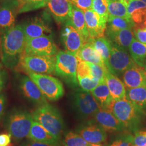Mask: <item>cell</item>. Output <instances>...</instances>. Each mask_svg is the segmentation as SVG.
Segmentation results:
<instances>
[{"label": "cell", "instance_id": "44", "mask_svg": "<svg viewBox=\"0 0 146 146\" xmlns=\"http://www.w3.org/2000/svg\"><path fill=\"white\" fill-rule=\"evenodd\" d=\"M5 104H6V97H5V94L1 93L0 94V121L4 114Z\"/></svg>", "mask_w": 146, "mask_h": 146}, {"label": "cell", "instance_id": "2", "mask_svg": "<svg viewBox=\"0 0 146 146\" xmlns=\"http://www.w3.org/2000/svg\"><path fill=\"white\" fill-rule=\"evenodd\" d=\"M123 125L125 129L136 131L143 122L145 112L127 99L113 100L108 110Z\"/></svg>", "mask_w": 146, "mask_h": 146}, {"label": "cell", "instance_id": "1", "mask_svg": "<svg viewBox=\"0 0 146 146\" xmlns=\"http://www.w3.org/2000/svg\"><path fill=\"white\" fill-rule=\"evenodd\" d=\"M27 37L22 25H17L3 34L1 38V57L7 67L12 68L19 62L26 45Z\"/></svg>", "mask_w": 146, "mask_h": 146}, {"label": "cell", "instance_id": "24", "mask_svg": "<svg viewBox=\"0 0 146 146\" xmlns=\"http://www.w3.org/2000/svg\"><path fill=\"white\" fill-rule=\"evenodd\" d=\"M75 56L84 61L96 64L106 65L101 55L95 49L91 42L84 43L75 54Z\"/></svg>", "mask_w": 146, "mask_h": 146}, {"label": "cell", "instance_id": "22", "mask_svg": "<svg viewBox=\"0 0 146 146\" xmlns=\"http://www.w3.org/2000/svg\"><path fill=\"white\" fill-rule=\"evenodd\" d=\"M67 22L74 27L81 34L84 39V43L88 42L89 35L84 11L73 5L72 15L70 20Z\"/></svg>", "mask_w": 146, "mask_h": 146}, {"label": "cell", "instance_id": "40", "mask_svg": "<svg viewBox=\"0 0 146 146\" xmlns=\"http://www.w3.org/2000/svg\"><path fill=\"white\" fill-rule=\"evenodd\" d=\"M73 5L83 11L92 9L93 0H69Z\"/></svg>", "mask_w": 146, "mask_h": 146}, {"label": "cell", "instance_id": "52", "mask_svg": "<svg viewBox=\"0 0 146 146\" xmlns=\"http://www.w3.org/2000/svg\"></svg>", "mask_w": 146, "mask_h": 146}, {"label": "cell", "instance_id": "16", "mask_svg": "<svg viewBox=\"0 0 146 146\" xmlns=\"http://www.w3.org/2000/svg\"><path fill=\"white\" fill-rule=\"evenodd\" d=\"M47 6L56 22L66 23L70 20L73 5L69 0H48Z\"/></svg>", "mask_w": 146, "mask_h": 146}, {"label": "cell", "instance_id": "28", "mask_svg": "<svg viewBox=\"0 0 146 146\" xmlns=\"http://www.w3.org/2000/svg\"><path fill=\"white\" fill-rule=\"evenodd\" d=\"M134 28V23L131 19L109 16L107 22V34L114 33L121 30Z\"/></svg>", "mask_w": 146, "mask_h": 146}, {"label": "cell", "instance_id": "35", "mask_svg": "<svg viewBox=\"0 0 146 146\" xmlns=\"http://www.w3.org/2000/svg\"><path fill=\"white\" fill-rule=\"evenodd\" d=\"M88 64L93 76L98 78L101 82L105 81L107 75L110 72L108 67L106 65L96 64L90 62H88Z\"/></svg>", "mask_w": 146, "mask_h": 146}, {"label": "cell", "instance_id": "42", "mask_svg": "<svg viewBox=\"0 0 146 146\" xmlns=\"http://www.w3.org/2000/svg\"><path fill=\"white\" fill-rule=\"evenodd\" d=\"M11 136L9 133L0 134V146H11Z\"/></svg>", "mask_w": 146, "mask_h": 146}, {"label": "cell", "instance_id": "20", "mask_svg": "<svg viewBox=\"0 0 146 146\" xmlns=\"http://www.w3.org/2000/svg\"><path fill=\"white\" fill-rule=\"evenodd\" d=\"M127 11L134 23L133 28L146 27V5L141 0H131Z\"/></svg>", "mask_w": 146, "mask_h": 146}, {"label": "cell", "instance_id": "8", "mask_svg": "<svg viewBox=\"0 0 146 146\" xmlns=\"http://www.w3.org/2000/svg\"><path fill=\"white\" fill-rule=\"evenodd\" d=\"M111 44V50L107 65L110 73L115 75H121L137 64L126 50L112 43Z\"/></svg>", "mask_w": 146, "mask_h": 146}, {"label": "cell", "instance_id": "4", "mask_svg": "<svg viewBox=\"0 0 146 146\" xmlns=\"http://www.w3.org/2000/svg\"><path fill=\"white\" fill-rule=\"evenodd\" d=\"M33 121L31 114L26 110H14L7 116L6 129L14 139L21 140L27 137Z\"/></svg>", "mask_w": 146, "mask_h": 146}, {"label": "cell", "instance_id": "25", "mask_svg": "<svg viewBox=\"0 0 146 146\" xmlns=\"http://www.w3.org/2000/svg\"><path fill=\"white\" fill-rule=\"evenodd\" d=\"M110 41L126 50L134 38L133 29L128 28L121 30L114 33L107 34Z\"/></svg>", "mask_w": 146, "mask_h": 146}, {"label": "cell", "instance_id": "38", "mask_svg": "<svg viewBox=\"0 0 146 146\" xmlns=\"http://www.w3.org/2000/svg\"><path fill=\"white\" fill-rule=\"evenodd\" d=\"M133 136L126 134L115 140L110 146H133Z\"/></svg>", "mask_w": 146, "mask_h": 146}, {"label": "cell", "instance_id": "26", "mask_svg": "<svg viewBox=\"0 0 146 146\" xmlns=\"http://www.w3.org/2000/svg\"><path fill=\"white\" fill-rule=\"evenodd\" d=\"M90 92L99 105L101 109L108 110L112 101L114 100L110 93L106 81L100 83L99 84Z\"/></svg>", "mask_w": 146, "mask_h": 146}, {"label": "cell", "instance_id": "51", "mask_svg": "<svg viewBox=\"0 0 146 146\" xmlns=\"http://www.w3.org/2000/svg\"><path fill=\"white\" fill-rule=\"evenodd\" d=\"M145 74H146V72H145Z\"/></svg>", "mask_w": 146, "mask_h": 146}, {"label": "cell", "instance_id": "41", "mask_svg": "<svg viewBox=\"0 0 146 146\" xmlns=\"http://www.w3.org/2000/svg\"><path fill=\"white\" fill-rule=\"evenodd\" d=\"M133 32L136 40L146 44V27L133 28Z\"/></svg>", "mask_w": 146, "mask_h": 146}, {"label": "cell", "instance_id": "15", "mask_svg": "<svg viewBox=\"0 0 146 146\" xmlns=\"http://www.w3.org/2000/svg\"><path fill=\"white\" fill-rule=\"evenodd\" d=\"M84 11L89 35V40L104 37L107 22L104 20L93 9Z\"/></svg>", "mask_w": 146, "mask_h": 146}, {"label": "cell", "instance_id": "6", "mask_svg": "<svg viewBox=\"0 0 146 146\" xmlns=\"http://www.w3.org/2000/svg\"><path fill=\"white\" fill-rule=\"evenodd\" d=\"M78 58L72 53L60 51L56 55L55 74L63 79L67 83L76 86Z\"/></svg>", "mask_w": 146, "mask_h": 146}, {"label": "cell", "instance_id": "33", "mask_svg": "<svg viewBox=\"0 0 146 146\" xmlns=\"http://www.w3.org/2000/svg\"><path fill=\"white\" fill-rule=\"evenodd\" d=\"M64 146H89L91 143L85 141L80 134L69 131L65 135L62 142Z\"/></svg>", "mask_w": 146, "mask_h": 146}, {"label": "cell", "instance_id": "45", "mask_svg": "<svg viewBox=\"0 0 146 146\" xmlns=\"http://www.w3.org/2000/svg\"><path fill=\"white\" fill-rule=\"evenodd\" d=\"M21 146H55V145H49L45 143H42V142H36V141H27L26 142L23 143Z\"/></svg>", "mask_w": 146, "mask_h": 146}, {"label": "cell", "instance_id": "48", "mask_svg": "<svg viewBox=\"0 0 146 146\" xmlns=\"http://www.w3.org/2000/svg\"><path fill=\"white\" fill-rule=\"evenodd\" d=\"M3 69V64L2 63L0 62V72Z\"/></svg>", "mask_w": 146, "mask_h": 146}, {"label": "cell", "instance_id": "30", "mask_svg": "<svg viewBox=\"0 0 146 146\" xmlns=\"http://www.w3.org/2000/svg\"><path fill=\"white\" fill-rule=\"evenodd\" d=\"M88 42H91L95 49L99 52L107 67L112 47L111 42L104 37L90 40Z\"/></svg>", "mask_w": 146, "mask_h": 146}, {"label": "cell", "instance_id": "50", "mask_svg": "<svg viewBox=\"0 0 146 146\" xmlns=\"http://www.w3.org/2000/svg\"><path fill=\"white\" fill-rule=\"evenodd\" d=\"M141 1H142L143 3H145L146 5V0H141Z\"/></svg>", "mask_w": 146, "mask_h": 146}, {"label": "cell", "instance_id": "19", "mask_svg": "<svg viewBox=\"0 0 146 146\" xmlns=\"http://www.w3.org/2000/svg\"><path fill=\"white\" fill-rule=\"evenodd\" d=\"M145 70L137 64L127 69L123 74V83L127 88L146 86Z\"/></svg>", "mask_w": 146, "mask_h": 146}, {"label": "cell", "instance_id": "27", "mask_svg": "<svg viewBox=\"0 0 146 146\" xmlns=\"http://www.w3.org/2000/svg\"><path fill=\"white\" fill-rule=\"evenodd\" d=\"M126 99L143 110H146V86L128 88Z\"/></svg>", "mask_w": 146, "mask_h": 146}, {"label": "cell", "instance_id": "9", "mask_svg": "<svg viewBox=\"0 0 146 146\" xmlns=\"http://www.w3.org/2000/svg\"><path fill=\"white\" fill-rule=\"evenodd\" d=\"M74 104L78 115L83 118L93 117L100 109L94 96L90 92L83 89L77 90L74 94Z\"/></svg>", "mask_w": 146, "mask_h": 146}, {"label": "cell", "instance_id": "23", "mask_svg": "<svg viewBox=\"0 0 146 146\" xmlns=\"http://www.w3.org/2000/svg\"><path fill=\"white\" fill-rule=\"evenodd\" d=\"M105 81L113 99L119 100L126 98L127 89L125 85L115 75L110 72L108 73L106 77Z\"/></svg>", "mask_w": 146, "mask_h": 146}, {"label": "cell", "instance_id": "3", "mask_svg": "<svg viewBox=\"0 0 146 146\" xmlns=\"http://www.w3.org/2000/svg\"><path fill=\"white\" fill-rule=\"evenodd\" d=\"M34 121L45 128L57 140L60 141L64 129L62 117L56 108L48 103L39 105L32 113Z\"/></svg>", "mask_w": 146, "mask_h": 146}, {"label": "cell", "instance_id": "18", "mask_svg": "<svg viewBox=\"0 0 146 146\" xmlns=\"http://www.w3.org/2000/svg\"><path fill=\"white\" fill-rule=\"evenodd\" d=\"M93 117L106 131L119 132L125 129L123 125L108 110L100 108Z\"/></svg>", "mask_w": 146, "mask_h": 146}, {"label": "cell", "instance_id": "5", "mask_svg": "<svg viewBox=\"0 0 146 146\" xmlns=\"http://www.w3.org/2000/svg\"><path fill=\"white\" fill-rule=\"evenodd\" d=\"M18 64L27 73L52 74L55 73L56 55H31L23 54Z\"/></svg>", "mask_w": 146, "mask_h": 146}, {"label": "cell", "instance_id": "36", "mask_svg": "<svg viewBox=\"0 0 146 146\" xmlns=\"http://www.w3.org/2000/svg\"><path fill=\"white\" fill-rule=\"evenodd\" d=\"M78 83L84 90L87 92H92L96 88L101 81L98 78L94 77H86L83 78H78Z\"/></svg>", "mask_w": 146, "mask_h": 146}, {"label": "cell", "instance_id": "49", "mask_svg": "<svg viewBox=\"0 0 146 146\" xmlns=\"http://www.w3.org/2000/svg\"><path fill=\"white\" fill-rule=\"evenodd\" d=\"M143 68L145 69V71L146 72V60H145V63H144V65H143Z\"/></svg>", "mask_w": 146, "mask_h": 146}, {"label": "cell", "instance_id": "17", "mask_svg": "<svg viewBox=\"0 0 146 146\" xmlns=\"http://www.w3.org/2000/svg\"><path fill=\"white\" fill-rule=\"evenodd\" d=\"M20 88L28 99L38 104H47V100L35 83L28 76H23L20 80Z\"/></svg>", "mask_w": 146, "mask_h": 146}, {"label": "cell", "instance_id": "47", "mask_svg": "<svg viewBox=\"0 0 146 146\" xmlns=\"http://www.w3.org/2000/svg\"><path fill=\"white\" fill-rule=\"evenodd\" d=\"M89 146H103L100 145V144H94V143H91Z\"/></svg>", "mask_w": 146, "mask_h": 146}, {"label": "cell", "instance_id": "14", "mask_svg": "<svg viewBox=\"0 0 146 146\" xmlns=\"http://www.w3.org/2000/svg\"><path fill=\"white\" fill-rule=\"evenodd\" d=\"M62 31L61 38L67 52L75 55L84 44V39L78 31L70 23H65Z\"/></svg>", "mask_w": 146, "mask_h": 146}, {"label": "cell", "instance_id": "21", "mask_svg": "<svg viewBox=\"0 0 146 146\" xmlns=\"http://www.w3.org/2000/svg\"><path fill=\"white\" fill-rule=\"evenodd\" d=\"M27 138L31 141L40 142L49 145L60 146V141L57 140L42 125L33 121L31 129Z\"/></svg>", "mask_w": 146, "mask_h": 146}, {"label": "cell", "instance_id": "37", "mask_svg": "<svg viewBox=\"0 0 146 146\" xmlns=\"http://www.w3.org/2000/svg\"><path fill=\"white\" fill-rule=\"evenodd\" d=\"M78 62L77 78H83L86 77H93L88 62L82 61L78 58Z\"/></svg>", "mask_w": 146, "mask_h": 146}, {"label": "cell", "instance_id": "43", "mask_svg": "<svg viewBox=\"0 0 146 146\" xmlns=\"http://www.w3.org/2000/svg\"><path fill=\"white\" fill-rule=\"evenodd\" d=\"M8 79V74L5 70L2 69L0 72V94L5 88Z\"/></svg>", "mask_w": 146, "mask_h": 146}, {"label": "cell", "instance_id": "7", "mask_svg": "<svg viewBox=\"0 0 146 146\" xmlns=\"http://www.w3.org/2000/svg\"><path fill=\"white\" fill-rule=\"evenodd\" d=\"M35 83L44 97L51 101H57L64 94L62 82L58 79L47 74L27 73Z\"/></svg>", "mask_w": 146, "mask_h": 146}, {"label": "cell", "instance_id": "46", "mask_svg": "<svg viewBox=\"0 0 146 146\" xmlns=\"http://www.w3.org/2000/svg\"><path fill=\"white\" fill-rule=\"evenodd\" d=\"M121 2H122L123 4L126 5L127 7L129 5V3L131 2V0H119Z\"/></svg>", "mask_w": 146, "mask_h": 146}, {"label": "cell", "instance_id": "10", "mask_svg": "<svg viewBox=\"0 0 146 146\" xmlns=\"http://www.w3.org/2000/svg\"><path fill=\"white\" fill-rule=\"evenodd\" d=\"M58 48L51 36H41L27 39L23 54L31 55H56Z\"/></svg>", "mask_w": 146, "mask_h": 146}, {"label": "cell", "instance_id": "32", "mask_svg": "<svg viewBox=\"0 0 146 146\" xmlns=\"http://www.w3.org/2000/svg\"><path fill=\"white\" fill-rule=\"evenodd\" d=\"M109 16L130 19L127 11V7L119 0H111L108 6Z\"/></svg>", "mask_w": 146, "mask_h": 146}, {"label": "cell", "instance_id": "39", "mask_svg": "<svg viewBox=\"0 0 146 146\" xmlns=\"http://www.w3.org/2000/svg\"><path fill=\"white\" fill-rule=\"evenodd\" d=\"M133 143L135 146H146V130L135 131Z\"/></svg>", "mask_w": 146, "mask_h": 146}, {"label": "cell", "instance_id": "13", "mask_svg": "<svg viewBox=\"0 0 146 146\" xmlns=\"http://www.w3.org/2000/svg\"><path fill=\"white\" fill-rule=\"evenodd\" d=\"M27 39L41 36H50L52 30L46 19L36 17L22 24Z\"/></svg>", "mask_w": 146, "mask_h": 146}, {"label": "cell", "instance_id": "29", "mask_svg": "<svg viewBox=\"0 0 146 146\" xmlns=\"http://www.w3.org/2000/svg\"><path fill=\"white\" fill-rule=\"evenodd\" d=\"M128 49L131 57L136 63L143 67L146 59V44L141 43L134 38Z\"/></svg>", "mask_w": 146, "mask_h": 146}, {"label": "cell", "instance_id": "12", "mask_svg": "<svg viewBox=\"0 0 146 146\" xmlns=\"http://www.w3.org/2000/svg\"><path fill=\"white\" fill-rule=\"evenodd\" d=\"M18 13L17 0H7L0 7V34H3L15 26Z\"/></svg>", "mask_w": 146, "mask_h": 146}, {"label": "cell", "instance_id": "11", "mask_svg": "<svg viewBox=\"0 0 146 146\" xmlns=\"http://www.w3.org/2000/svg\"><path fill=\"white\" fill-rule=\"evenodd\" d=\"M78 131L85 141L90 143L100 144L107 138L106 131L95 120H90L80 125Z\"/></svg>", "mask_w": 146, "mask_h": 146}, {"label": "cell", "instance_id": "34", "mask_svg": "<svg viewBox=\"0 0 146 146\" xmlns=\"http://www.w3.org/2000/svg\"><path fill=\"white\" fill-rule=\"evenodd\" d=\"M111 0H93V9L104 20L108 21L109 17L108 6Z\"/></svg>", "mask_w": 146, "mask_h": 146}, {"label": "cell", "instance_id": "31", "mask_svg": "<svg viewBox=\"0 0 146 146\" xmlns=\"http://www.w3.org/2000/svg\"><path fill=\"white\" fill-rule=\"evenodd\" d=\"M18 13H22L47 6L48 0H17Z\"/></svg>", "mask_w": 146, "mask_h": 146}]
</instances>
